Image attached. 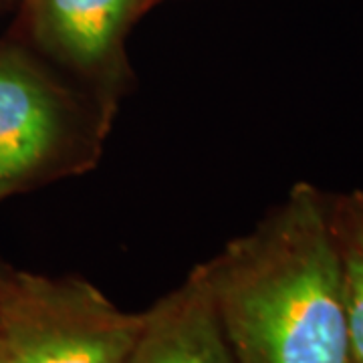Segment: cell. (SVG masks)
I'll use <instances>...</instances> for the list:
<instances>
[{
  "label": "cell",
  "mask_w": 363,
  "mask_h": 363,
  "mask_svg": "<svg viewBox=\"0 0 363 363\" xmlns=\"http://www.w3.org/2000/svg\"><path fill=\"white\" fill-rule=\"evenodd\" d=\"M196 271L234 363H351L331 196L313 184Z\"/></svg>",
  "instance_id": "cell-1"
},
{
  "label": "cell",
  "mask_w": 363,
  "mask_h": 363,
  "mask_svg": "<svg viewBox=\"0 0 363 363\" xmlns=\"http://www.w3.org/2000/svg\"><path fill=\"white\" fill-rule=\"evenodd\" d=\"M116 107L16 45H0V200L91 168Z\"/></svg>",
  "instance_id": "cell-2"
},
{
  "label": "cell",
  "mask_w": 363,
  "mask_h": 363,
  "mask_svg": "<svg viewBox=\"0 0 363 363\" xmlns=\"http://www.w3.org/2000/svg\"><path fill=\"white\" fill-rule=\"evenodd\" d=\"M142 325L85 279L0 269V363H123Z\"/></svg>",
  "instance_id": "cell-3"
},
{
  "label": "cell",
  "mask_w": 363,
  "mask_h": 363,
  "mask_svg": "<svg viewBox=\"0 0 363 363\" xmlns=\"http://www.w3.org/2000/svg\"><path fill=\"white\" fill-rule=\"evenodd\" d=\"M150 6V0H25L40 57L111 107L130 79L128 33Z\"/></svg>",
  "instance_id": "cell-4"
},
{
  "label": "cell",
  "mask_w": 363,
  "mask_h": 363,
  "mask_svg": "<svg viewBox=\"0 0 363 363\" xmlns=\"http://www.w3.org/2000/svg\"><path fill=\"white\" fill-rule=\"evenodd\" d=\"M123 363H234L196 267L178 289L143 311L142 331Z\"/></svg>",
  "instance_id": "cell-5"
},
{
  "label": "cell",
  "mask_w": 363,
  "mask_h": 363,
  "mask_svg": "<svg viewBox=\"0 0 363 363\" xmlns=\"http://www.w3.org/2000/svg\"><path fill=\"white\" fill-rule=\"evenodd\" d=\"M331 216L343 271L351 363H363V190L331 196Z\"/></svg>",
  "instance_id": "cell-6"
},
{
  "label": "cell",
  "mask_w": 363,
  "mask_h": 363,
  "mask_svg": "<svg viewBox=\"0 0 363 363\" xmlns=\"http://www.w3.org/2000/svg\"><path fill=\"white\" fill-rule=\"evenodd\" d=\"M156 2H160V0H150V4H152V6H154Z\"/></svg>",
  "instance_id": "cell-7"
}]
</instances>
